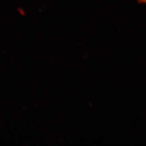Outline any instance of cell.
Segmentation results:
<instances>
[{
	"instance_id": "1",
	"label": "cell",
	"mask_w": 146,
	"mask_h": 146,
	"mask_svg": "<svg viewBox=\"0 0 146 146\" xmlns=\"http://www.w3.org/2000/svg\"><path fill=\"white\" fill-rule=\"evenodd\" d=\"M138 3H140L141 4H144L146 7V0H137Z\"/></svg>"
}]
</instances>
